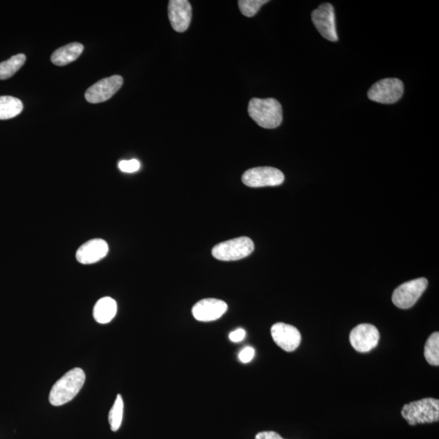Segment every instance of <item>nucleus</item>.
<instances>
[{
  "label": "nucleus",
  "mask_w": 439,
  "mask_h": 439,
  "mask_svg": "<svg viewBox=\"0 0 439 439\" xmlns=\"http://www.w3.org/2000/svg\"><path fill=\"white\" fill-rule=\"evenodd\" d=\"M86 381L85 373L82 368H75L55 383L49 395L51 405L62 406L69 403L78 395Z\"/></svg>",
  "instance_id": "obj_1"
},
{
  "label": "nucleus",
  "mask_w": 439,
  "mask_h": 439,
  "mask_svg": "<svg viewBox=\"0 0 439 439\" xmlns=\"http://www.w3.org/2000/svg\"><path fill=\"white\" fill-rule=\"evenodd\" d=\"M249 114L252 120L260 127L275 129L283 123V107L275 99H258L249 102Z\"/></svg>",
  "instance_id": "obj_2"
},
{
  "label": "nucleus",
  "mask_w": 439,
  "mask_h": 439,
  "mask_svg": "<svg viewBox=\"0 0 439 439\" xmlns=\"http://www.w3.org/2000/svg\"><path fill=\"white\" fill-rule=\"evenodd\" d=\"M401 414L410 426L438 422L439 400L426 398L412 402L404 406Z\"/></svg>",
  "instance_id": "obj_3"
},
{
  "label": "nucleus",
  "mask_w": 439,
  "mask_h": 439,
  "mask_svg": "<svg viewBox=\"0 0 439 439\" xmlns=\"http://www.w3.org/2000/svg\"><path fill=\"white\" fill-rule=\"evenodd\" d=\"M254 249V242L250 238L240 237L215 246L212 254L219 260L235 261L247 258Z\"/></svg>",
  "instance_id": "obj_4"
},
{
  "label": "nucleus",
  "mask_w": 439,
  "mask_h": 439,
  "mask_svg": "<svg viewBox=\"0 0 439 439\" xmlns=\"http://www.w3.org/2000/svg\"><path fill=\"white\" fill-rule=\"evenodd\" d=\"M404 91V83L400 79L386 78L373 84L368 92V97L373 102L391 105L398 102Z\"/></svg>",
  "instance_id": "obj_5"
},
{
  "label": "nucleus",
  "mask_w": 439,
  "mask_h": 439,
  "mask_svg": "<svg viewBox=\"0 0 439 439\" xmlns=\"http://www.w3.org/2000/svg\"><path fill=\"white\" fill-rule=\"evenodd\" d=\"M428 287V280L424 278L404 283L395 289L392 302L401 310H408L418 302Z\"/></svg>",
  "instance_id": "obj_6"
},
{
  "label": "nucleus",
  "mask_w": 439,
  "mask_h": 439,
  "mask_svg": "<svg viewBox=\"0 0 439 439\" xmlns=\"http://www.w3.org/2000/svg\"><path fill=\"white\" fill-rule=\"evenodd\" d=\"M285 180L282 171L274 167H256L246 171L242 181L249 188H265L283 183Z\"/></svg>",
  "instance_id": "obj_7"
},
{
  "label": "nucleus",
  "mask_w": 439,
  "mask_h": 439,
  "mask_svg": "<svg viewBox=\"0 0 439 439\" xmlns=\"http://www.w3.org/2000/svg\"><path fill=\"white\" fill-rule=\"evenodd\" d=\"M312 21L322 37L330 42H337L334 8L332 4L324 3L312 13Z\"/></svg>",
  "instance_id": "obj_8"
},
{
  "label": "nucleus",
  "mask_w": 439,
  "mask_h": 439,
  "mask_svg": "<svg viewBox=\"0 0 439 439\" xmlns=\"http://www.w3.org/2000/svg\"><path fill=\"white\" fill-rule=\"evenodd\" d=\"M379 331L371 324L355 327L350 334V343L358 352L366 353L375 349L379 342Z\"/></svg>",
  "instance_id": "obj_9"
},
{
  "label": "nucleus",
  "mask_w": 439,
  "mask_h": 439,
  "mask_svg": "<svg viewBox=\"0 0 439 439\" xmlns=\"http://www.w3.org/2000/svg\"><path fill=\"white\" fill-rule=\"evenodd\" d=\"M123 85V78L114 75L102 79L88 88L85 98L91 104H100L111 99Z\"/></svg>",
  "instance_id": "obj_10"
},
{
  "label": "nucleus",
  "mask_w": 439,
  "mask_h": 439,
  "mask_svg": "<svg viewBox=\"0 0 439 439\" xmlns=\"http://www.w3.org/2000/svg\"><path fill=\"white\" fill-rule=\"evenodd\" d=\"M271 335L274 343L285 352L295 351L301 343V334L296 327L283 322H278L272 326Z\"/></svg>",
  "instance_id": "obj_11"
},
{
  "label": "nucleus",
  "mask_w": 439,
  "mask_h": 439,
  "mask_svg": "<svg viewBox=\"0 0 439 439\" xmlns=\"http://www.w3.org/2000/svg\"><path fill=\"white\" fill-rule=\"evenodd\" d=\"M228 305L226 302L217 298H204L196 303L192 307V314L199 321H217L226 314Z\"/></svg>",
  "instance_id": "obj_12"
},
{
  "label": "nucleus",
  "mask_w": 439,
  "mask_h": 439,
  "mask_svg": "<svg viewBox=\"0 0 439 439\" xmlns=\"http://www.w3.org/2000/svg\"><path fill=\"white\" fill-rule=\"evenodd\" d=\"M192 17V8L188 0H170L169 18L172 29L179 33L188 30Z\"/></svg>",
  "instance_id": "obj_13"
},
{
  "label": "nucleus",
  "mask_w": 439,
  "mask_h": 439,
  "mask_svg": "<svg viewBox=\"0 0 439 439\" xmlns=\"http://www.w3.org/2000/svg\"><path fill=\"white\" fill-rule=\"evenodd\" d=\"M109 251V247L106 241L100 239L92 240L79 247L76 258L82 265L94 264L104 259Z\"/></svg>",
  "instance_id": "obj_14"
},
{
  "label": "nucleus",
  "mask_w": 439,
  "mask_h": 439,
  "mask_svg": "<svg viewBox=\"0 0 439 439\" xmlns=\"http://www.w3.org/2000/svg\"><path fill=\"white\" fill-rule=\"evenodd\" d=\"M84 46L79 43H72L60 48L51 55V60L57 66H64L75 62L83 53Z\"/></svg>",
  "instance_id": "obj_15"
},
{
  "label": "nucleus",
  "mask_w": 439,
  "mask_h": 439,
  "mask_svg": "<svg viewBox=\"0 0 439 439\" xmlns=\"http://www.w3.org/2000/svg\"><path fill=\"white\" fill-rule=\"evenodd\" d=\"M118 312V305L111 297H104L98 301L93 310L95 320L100 324H107L113 320Z\"/></svg>",
  "instance_id": "obj_16"
},
{
  "label": "nucleus",
  "mask_w": 439,
  "mask_h": 439,
  "mask_svg": "<svg viewBox=\"0 0 439 439\" xmlns=\"http://www.w3.org/2000/svg\"><path fill=\"white\" fill-rule=\"evenodd\" d=\"M23 111L22 102L12 96H0V120L16 118Z\"/></svg>",
  "instance_id": "obj_17"
},
{
  "label": "nucleus",
  "mask_w": 439,
  "mask_h": 439,
  "mask_svg": "<svg viewBox=\"0 0 439 439\" xmlns=\"http://www.w3.org/2000/svg\"><path fill=\"white\" fill-rule=\"evenodd\" d=\"M26 60L24 54H18L0 63V80L12 78L25 64Z\"/></svg>",
  "instance_id": "obj_18"
},
{
  "label": "nucleus",
  "mask_w": 439,
  "mask_h": 439,
  "mask_svg": "<svg viewBox=\"0 0 439 439\" xmlns=\"http://www.w3.org/2000/svg\"><path fill=\"white\" fill-rule=\"evenodd\" d=\"M424 357L431 366H439V333L436 332L429 336L424 346Z\"/></svg>",
  "instance_id": "obj_19"
},
{
  "label": "nucleus",
  "mask_w": 439,
  "mask_h": 439,
  "mask_svg": "<svg viewBox=\"0 0 439 439\" xmlns=\"http://www.w3.org/2000/svg\"><path fill=\"white\" fill-rule=\"evenodd\" d=\"M124 402L120 395L116 396L113 407L109 414V422L111 431H118L123 423Z\"/></svg>",
  "instance_id": "obj_20"
},
{
  "label": "nucleus",
  "mask_w": 439,
  "mask_h": 439,
  "mask_svg": "<svg viewBox=\"0 0 439 439\" xmlns=\"http://www.w3.org/2000/svg\"><path fill=\"white\" fill-rule=\"evenodd\" d=\"M267 3L268 0H240L238 2L242 15L247 17H254L260 8Z\"/></svg>",
  "instance_id": "obj_21"
},
{
  "label": "nucleus",
  "mask_w": 439,
  "mask_h": 439,
  "mask_svg": "<svg viewBox=\"0 0 439 439\" xmlns=\"http://www.w3.org/2000/svg\"><path fill=\"white\" fill-rule=\"evenodd\" d=\"M140 167H141V163L136 159H132V160L129 161H121L118 163L119 170L124 172H128V174L138 171Z\"/></svg>",
  "instance_id": "obj_22"
},
{
  "label": "nucleus",
  "mask_w": 439,
  "mask_h": 439,
  "mask_svg": "<svg viewBox=\"0 0 439 439\" xmlns=\"http://www.w3.org/2000/svg\"><path fill=\"white\" fill-rule=\"evenodd\" d=\"M255 356V350L251 347H247L242 350L239 355L240 361L242 363L247 364L252 361Z\"/></svg>",
  "instance_id": "obj_23"
},
{
  "label": "nucleus",
  "mask_w": 439,
  "mask_h": 439,
  "mask_svg": "<svg viewBox=\"0 0 439 439\" xmlns=\"http://www.w3.org/2000/svg\"><path fill=\"white\" fill-rule=\"evenodd\" d=\"M245 336L246 331L244 329H238L233 331V332L229 335V338H230L231 341L233 343H240L244 339Z\"/></svg>",
  "instance_id": "obj_24"
},
{
  "label": "nucleus",
  "mask_w": 439,
  "mask_h": 439,
  "mask_svg": "<svg viewBox=\"0 0 439 439\" xmlns=\"http://www.w3.org/2000/svg\"><path fill=\"white\" fill-rule=\"evenodd\" d=\"M255 439H284L276 432L264 431L256 434Z\"/></svg>",
  "instance_id": "obj_25"
}]
</instances>
